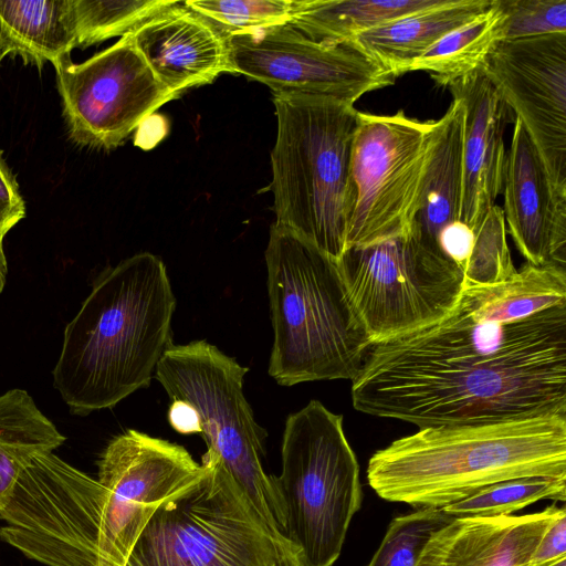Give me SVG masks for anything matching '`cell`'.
<instances>
[{
	"instance_id": "33",
	"label": "cell",
	"mask_w": 566,
	"mask_h": 566,
	"mask_svg": "<svg viewBox=\"0 0 566 566\" xmlns=\"http://www.w3.org/2000/svg\"><path fill=\"white\" fill-rule=\"evenodd\" d=\"M562 556H566V511L544 533L530 566H545Z\"/></svg>"
},
{
	"instance_id": "5",
	"label": "cell",
	"mask_w": 566,
	"mask_h": 566,
	"mask_svg": "<svg viewBox=\"0 0 566 566\" xmlns=\"http://www.w3.org/2000/svg\"><path fill=\"white\" fill-rule=\"evenodd\" d=\"M277 120L271 151L275 223L337 261L355 207L350 174L358 111L321 95L273 93Z\"/></svg>"
},
{
	"instance_id": "15",
	"label": "cell",
	"mask_w": 566,
	"mask_h": 566,
	"mask_svg": "<svg viewBox=\"0 0 566 566\" xmlns=\"http://www.w3.org/2000/svg\"><path fill=\"white\" fill-rule=\"evenodd\" d=\"M97 480L108 491L113 557L125 566L142 531L166 500L206 472L180 444L129 429L113 438L97 461Z\"/></svg>"
},
{
	"instance_id": "8",
	"label": "cell",
	"mask_w": 566,
	"mask_h": 566,
	"mask_svg": "<svg viewBox=\"0 0 566 566\" xmlns=\"http://www.w3.org/2000/svg\"><path fill=\"white\" fill-rule=\"evenodd\" d=\"M248 368L206 340L171 345L155 378L171 400L198 412L208 450L244 491L263 517L285 534L286 517L275 476L262 464L265 430L253 417L244 394Z\"/></svg>"
},
{
	"instance_id": "18",
	"label": "cell",
	"mask_w": 566,
	"mask_h": 566,
	"mask_svg": "<svg viewBox=\"0 0 566 566\" xmlns=\"http://www.w3.org/2000/svg\"><path fill=\"white\" fill-rule=\"evenodd\" d=\"M130 34L153 73L177 96L230 73L223 33L181 2L148 19Z\"/></svg>"
},
{
	"instance_id": "23",
	"label": "cell",
	"mask_w": 566,
	"mask_h": 566,
	"mask_svg": "<svg viewBox=\"0 0 566 566\" xmlns=\"http://www.w3.org/2000/svg\"><path fill=\"white\" fill-rule=\"evenodd\" d=\"M64 441L25 390L14 388L0 395V509L31 461Z\"/></svg>"
},
{
	"instance_id": "14",
	"label": "cell",
	"mask_w": 566,
	"mask_h": 566,
	"mask_svg": "<svg viewBox=\"0 0 566 566\" xmlns=\"http://www.w3.org/2000/svg\"><path fill=\"white\" fill-rule=\"evenodd\" d=\"M481 70L566 190V33L501 40Z\"/></svg>"
},
{
	"instance_id": "4",
	"label": "cell",
	"mask_w": 566,
	"mask_h": 566,
	"mask_svg": "<svg viewBox=\"0 0 566 566\" xmlns=\"http://www.w3.org/2000/svg\"><path fill=\"white\" fill-rule=\"evenodd\" d=\"M274 343L269 374L281 386L357 375L371 342L336 261L273 223L265 250Z\"/></svg>"
},
{
	"instance_id": "37",
	"label": "cell",
	"mask_w": 566,
	"mask_h": 566,
	"mask_svg": "<svg viewBox=\"0 0 566 566\" xmlns=\"http://www.w3.org/2000/svg\"><path fill=\"white\" fill-rule=\"evenodd\" d=\"M545 566H566V556H562Z\"/></svg>"
},
{
	"instance_id": "36",
	"label": "cell",
	"mask_w": 566,
	"mask_h": 566,
	"mask_svg": "<svg viewBox=\"0 0 566 566\" xmlns=\"http://www.w3.org/2000/svg\"><path fill=\"white\" fill-rule=\"evenodd\" d=\"M7 54H10V48L0 25V63Z\"/></svg>"
},
{
	"instance_id": "24",
	"label": "cell",
	"mask_w": 566,
	"mask_h": 566,
	"mask_svg": "<svg viewBox=\"0 0 566 566\" xmlns=\"http://www.w3.org/2000/svg\"><path fill=\"white\" fill-rule=\"evenodd\" d=\"M505 13L500 0L480 14L448 32L408 72H427L438 85L450 86L480 70L497 42L504 39Z\"/></svg>"
},
{
	"instance_id": "29",
	"label": "cell",
	"mask_w": 566,
	"mask_h": 566,
	"mask_svg": "<svg viewBox=\"0 0 566 566\" xmlns=\"http://www.w3.org/2000/svg\"><path fill=\"white\" fill-rule=\"evenodd\" d=\"M451 521L432 507L395 517L367 566H416L430 537Z\"/></svg>"
},
{
	"instance_id": "20",
	"label": "cell",
	"mask_w": 566,
	"mask_h": 566,
	"mask_svg": "<svg viewBox=\"0 0 566 566\" xmlns=\"http://www.w3.org/2000/svg\"><path fill=\"white\" fill-rule=\"evenodd\" d=\"M463 123L464 106L457 97L444 115L433 120L424 184L409 232L421 247L442 256L438 235L447 226L460 220Z\"/></svg>"
},
{
	"instance_id": "6",
	"label": "cell",
	"mask_w": 566,
	"mask_h": 566,
	"mask_svg": "<svg viewBox=\"0 0 566 566\" xmlns=\"http://www.w3.org/2000/svg\"><path fill=\"white\" fill-rule=\"evenodd\" d=\"M205 474L161 503L129 557L140 566H306L209 450Z\"/></svg>"
},
{
	"instance_id": "34",
	"label": "cell",
	"mask_w": 566,
	"mask_h": 566,
	"mask_svg": "<svg viewBox=\"0 0 566 566\" xmlns=\"http://www.w3.org/2000/svg\"><path fill=\"white\" fill-rule=\"evenodd\" d=\"M169 424L179 433L189 434L201 432L200 419L197 410L184 400H171L168 409Z\"/></svg>"
},
{
	"instance_id": "1",
	"label": "cell",
	"mask_w": 566,
	"mask_h": 566,
	"mask_svg": "<svg viewBox=\"0 0 566 566\" xmlns=\"http://www.w3.org/2000/svg\"><path fill=\"white\" fill-rule=\"evenodd\" d=\"M352 400L419 429L566 415V268L464 283L440 322L370 345Z\"/></svg>"
},
{
	"instance_id": "11",
	"label": "cell",
	"mask_w": 566,
	"mask_h": 566,
	"mask_svg": "<svg viewBox=\"0 0 566 566\" xmlns=\"http://www.w3.org/2000/svg\"><path fill=\"white\" fill-rule=\"evenodd\" d=\"M433 120L358 112L350 174L355 207L346 247L408 235L424 184Z\"/></svg>"
},
{
	"instance_id": "21",
	"label": "cell",
	"mask_w": 566,
	"mask_h": 566,
	"mask_svg": "<svg viewBox=\"0 0 566 566\" xmlns=\"http://www.w3.org/2000/svg\"><path fill=\"white\" fill-rule=\"evenodd\" d=\"M492 0H440L353 36L345 44L398 77L448 32L483 12Z\"/></svg>"
},
{
	"instance_id": "30",
	"label": "cell",
	"mask_w": 566,
	"mask_h": 566,
	"mask_svg": "<svg viewBox=\"0 0 566 566\" xmlns=\"http://www.w3.org/2000/svg\"><path fill=\"white\" fill-rule=\"evenodd\" d=\"M516 272L506 241L503 210L494 205L475 232L464 283L496 284L511 279Z\"/></svg>"
},
{
	"instance_id": "22",
	"label": "cell",
	"mask_w": 566,
	"mask_h": 566,
	"mask_svg": "<svg viewBox=\"0 0 566 566\" xmlns=\"http://www.w3.org/2000/svg\"><path fill=\"white\" fill-rule=\"evenodd\" d=\"M0 25L10 53L39 67L71 60L76 46L72 0H0Z\"/></svg>"
},
{
	"instance_id": "9",
	"label": "cell",
	"mask_w": 566,
	"mask_h": 566,
	"mask_svg": "<svg viewBox=\"0 0 566 566\" xmlns=\"http://www.w3.org/2000/svg\"><path fill=\"white\" fill-rule=\"evenodd\" d=\"M108 491L54 452L40 454L0 509V538L46 566H115Z\"/></svg>"
},
{
	"instance_id": "3",
	"label": "cell",
	"mask_w": 566,
	"mask_h": 566,
	"mask_svg": "<svg viewBox=\"0 0 566 566\" xmlns=\"http://www.w3.org/2000/svg\"><path fill=\"white\" fill-rule=\"evenodd\" d=\"M524 476H566V415L422 428L376 451L367 467L381 499L416 509Z\"/></svg>"
},
{
	"instance_id": "27",
	"label": "cell",
	"mask_w": 566,
	"mask_h": 566,
	"mask_svg": "<svg viewBox=\"0 0 566 566\" xmlns=\"http://www.w3.org/2000/svg\"><path fill=\"white\" fill-rule=\"evenodd\" d=\"M177 0H72L76 46L124 36Z\"/></svg>"
},
{
	"instance_id": "35",
	"label": "cell",
	"mask_w": 566,
	"mask_h": 566,
	"mask_svg": "<svg viewBox=\"0 0 566 566\" xmlns=\"http://www.w3.org/2000/svg\"><path fill=\"white\" fill-rule=\"evenodd\" d=\"M8 277V263L3 251V245L0 243V293L6 286Z\"/></svg>"
},
{
	"instance_id": "17",
	"label": "cell",
	"mask_w": 566,
	"mask_h": 566,
	"mask_svg": "<svg viewBox=\"0 0 566 566\" xmlns=\"http://www.w3.org/2000/svg\"><path fill=\"white\" fill-rule=\"evenodd\" d=\"M449 90L464 106L460 220L476 232L503 191L504 132L514 118L481 69Z\"/></svg>"
},
{
	"instance_id": "19",
	"label": "cell",
	"mask_w": 566,
	"mask_h": 566,
	"mask_svg": "<svg viewBox=\"0 0 566 566\" xmlns=\"http://www.w3.org/2000/svg\"><path fill=\"white\" fill-rule=\"evenodd\" d=\"M563 511L553 504L525 515L452 520L430 537L416 566H530Z\"/></svg>"
},
{
	"instance_id": "32",
	"label": "cell",
	"mask_w": 566,
	"mask_h": 566,
	"mask_svg": "<svg viewBox=\"0 0 566 566\" xmlns=\"http://www.w3.org/2000/svg\"><path fill=\"white\" fill-rule=\"evenodd\" d=\"M25 216V205L18 184L0 151V243L6 234Z\"/></svg>"
},
{
	"instance_id": "2",
	"label": "cell",
	"mask_w": 566,
	"mask_h": 566,
	"mask_svg": "<svg viewBox=\"0 0 566 566\" xmlns=\"http://www.w3.org/2000/svg\"><path fill=\"white\" fill-rule=\"evenodd\" d=\"M176 307L166 266L137 253L96 277L92 292L64 328L53 386L70 412L112 408L148 387L171 343Z\"/></svg>"
},
{
	"instance_id": "28",
	"label": "cell",
	"mask_w": 566,
	"mask_h": 566,
	"mask_svg": "<svg viewBox=\"0 0 566 566\" xmlns=\"http://www.w3.org/2000/svg\"><path fill=\"white\" fill-rule=\"evenodd\" d=\"M186 8L223 33L289 24L302 0H187Z\"/></svg>"
},
{
	"instance_id": "10",
	"label": "cell",
	"mask_w": 566,
	"mask_h": 566,
	"mask_svg": "<svg viewBox=\"0 0 566 566\" xmlns=\"http://www.w3.org/2000/svg\"><path fill=\"white\" fill-rule=\"evenodd\" d=\"M371 345L443 319L464 286L462 272L409 234L345 249L336 261Z\"/></svg>"
},
{
	"instance_id": "7",
	"label": "cell",
	"mask_w": 566,
	"mask_h": 566,
	"mask_svg": "<svg viewBox=\"0 0 566 566\" xmlns=\"http://www.w3.org/2000/svg\"><path fill=\"white\" fill-rule=\"evenodd\" d=\"M275 476L286 517L285 535L306 566H333L353 516L361 505L359 465L343 416L317 400L291 413Z\"/></svg>"
},
{
	"instance_id": "25",
	"label": "cell",
	"mask_w": 566,
	"mask_h": 566,
	"mask_svg": "<svg viewBox=\"0 0 566 566\" xmlns=\"http://www.w3.org/2000/svg\"><path fill=\"white\" fill-rule=\"evenodd\" d=\"M440 0H302L292 27L312 40L342 44L356 34L432 7Z\"/></svg>"
},
{
	"instance_id": "31",
	"label": "cell",
	"mask_w": 566,
	"mask_h": 566,
	"mask_svg": "<svg viewBox=\"0 0 566 566\" xmlns=\"http://www.w3.org/2000/svg\"><path fill=\"white\" fill-rule=\"evenodd\" d=\"M504 39L566 33V0H500Z\"/></svg>"
},
{
	"instance_id": "12",
	"label": "cell",
	"mask_w": 566,
	"mask_h": 566,
	"mask_svg": "<svg viewBox=\"0 0 566 566\" xmlns=\"http://www.w3.org/2000/svg\"><path fill=\"white\" fill-rule=\"evenodd\" d=\"M54 67L70 137L83 146H119L178 97L153 73L130 33L80 64L69 60Z\"/></svg>"
},
{
	"instance_id": "38",
	"label": "cell",
	"mask_w": 566,
	"mask_h": 566,
	"mask_svg": "<svg viewBox=\"0 0 566 566\" xmlns=\"http://www.w3.org/2000/svg\"><path fill=\"white\" fill-rule=\"evenodd\" d=\"M125 566H140L133 557H129Z\"/></svg>"
},
{
	"instance_id": "13",
	"label": "cell",
	"mask_w": 566,
	"mask_h": 566,
	"mask_svg": "<svg viewBox=\"0 0 566 566\" xmlns=\"http://www.w3.org/2000/svg\"><path fill=\"white\" fill-rule=\"evenodd\" d=\"M223 35L230 73L261 82L272 93L321 95L354 105L397 78L355 48L312 40L291 24Z\"/></svg>"
},
{
	"instance_id": "16",
	"label": "cell",
	"mask_w": 566,
	"mask_h": 566,
	"mask_svg": "<svg viewBox=\"0 0 566 566\" xmlns=\"http://www.w3.org/2000/svg\"><path fill=\"white\" fill-rule=\"evenodd\" d=\"M503 191L506 231L526 262L566 268V190L553 184L517 118L506 154Z\"/></svg>"
},
{
	"instance_id": "26",
	"label": "cell",
	"mask_w": 566,
	"mask_h": 566,
	"mask_svg": "<svg viewBox=\"0 0 566 566\" xmlns=\"http://www.w3.org/2000/svg\"><path fill=\"white\" fill-rule=\"evenodd\" d=\"M565 497L566 476H524L494 483L441 510L452 520L505 516L543 499Z\"/></svg>"
}]
</instances>
